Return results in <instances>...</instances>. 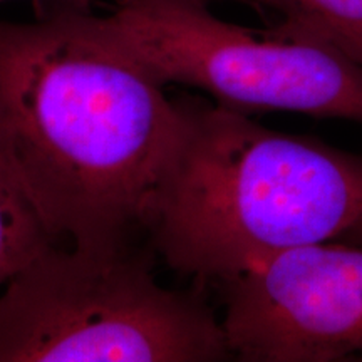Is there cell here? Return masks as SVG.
<instances>
[{
	"label": "cell",
	"mask_w": 362,
	"mask_h": 362,
	"mask_svg": "<svg viewBox=\"0 0 362 362\" xmlns=\"http://www.w3.org/2000/svg\"><path fill=\"white\" fill-rule=\"evenodd\" d=\"M282 22L279 33L315 39L362 64V0H265Z\"/></svg>",
	"instance_id": "cell-7"
},
{
	"label": "cell",
	"mask_w": 362,
	"mask_h": 362,
	"mask_svg": "<svg viewBox=\"0 0 362 362\" xmlns=\"http://www.w3.org/2000/svg\"><path fill=\"white\" fill-rule=\"evenodd\" d=\"M59 2L0 21V144L59 243L133 245L155 221L187 103Z\"/></svg>",
	"instance_id": "cell-1"
},
{
	"label": "cell",
	"mask_w": 362,
	"mask_h": 362,
	"mask_svg": "<svg viewBox=\"0 0 362 362\" xmlns=\"http://www.w3.org/2000/svg\"><path fill=\"white\" fill-rule=\"evenodd\" d=\"M6 2V0H0V4ZM57 2H64V4H74V6H84L88 7L89 0H57Z\"/></svg>",
	"instance_id": "cell-10"
},
{
	"label": "cell",
	"mask_w": 362,
	"mask_h": 362,
	"mask_svg": "<svg viewBox=\"0 0 362 362\" xmlns=\"http://www.w3.org/2000/svg\"><path fill=\"white\" fill-rule=\"evenodd\" d=\"M221 320L133 245L49 247L0 296V362H215Z\"/></svg>",
	"instance_id": "cell-3"
},
{
	"label": "cell",
	"mask_w": 362,
	"mask_h": 362,
	"mask_svg": "<svg viewBox=\"0 0 362 362\" xmlns=\"http://www.w3.org/2000/svg\"><path fill=\"white\" fill-rule=\"evenodd\" d=\"M349 238L351 243H361L362 245V218L349 230V233L346 235Z\"/></svg>",
	"instance_id": "cell-9"
},
{
	"label": "cell",
	"mask_w": 362,
	"mask_h": 362,
	"mask_svg": "<svg viewBox=\"0 0 362 362\" xmlns=\"http://www.w3.org/2000/svg\"><path fill=\"white\" fill-rule=\"evenodd\" d=\"M206 2H216V0H206ZM228 2H238V4H243V6H248L252 7L253 11L262 13V16H265L267 12H269V8H267V4L265 0H228Z\"/></svg>",
	"instance_id": "cell-8"
},
{
	"label": "cell",
	"mask_w": 362,
	"mask_h": 362,
	"mask_svg": "<svg viewBox=\"0 0 362 362\" xmlns=\"http://www.w3.org/2000/svg\"><path fill=\"white\" fill-rule=\"evenodd\" d=\"M206 0H115L86 8L94 34L161 84L202 89L230 110L287 111L362 124V64L315 39L218 19Z\"/></svg>",
	"instance_id": "cell-4"
},
{
	"label": "cell",
	"mask_w": 362,
	"mask_h": 362,
	"mask_svg": "<svg viewBox=\"0 0 362 362\" xmlns=\"http://www.w3.org/2000/svg\"><path fill=\"white\" fill-rule=\"evenodd\" d=\"M149 230L171 269L223 284L270 257L346 237L362 218V155L189 101Z\"/></svg>",
	"instance_id": "cell-2"
},
{
	"label": "cell",
	"mask_w": 362,
	"mask_h": 362,
	"mask_svg": "<svg viewBox=\"0 0 362 362\" xmlns=\"http://www.w3.org/2000/svg\"><path fill=\"white\" fill-rule=\"evenodd\" d=\"M57 243L0 144V285Z\"/></svg>",
	"instance_id": "cell-6"
},
{
	"label": "cell",
	"mask_w": 362,
	"mask_h": 362,
	"mask_svg": "<svg viewBox=\"0 0 362 362\" xmlns=\"http://www.w3.org/2000/svg\"><path fill=\"white\" fill-rule=\"evenodd\" d=\"M232 356L247 362L362 357V245L310 243L220 284Z\"/></svg>",
	"instance_id": "cell-5"
}]
</instances>
